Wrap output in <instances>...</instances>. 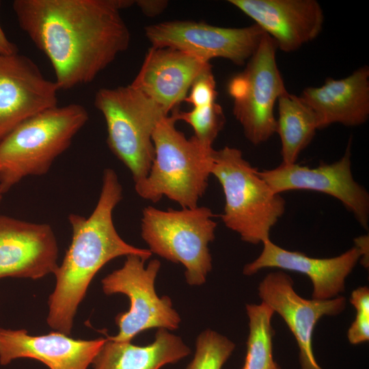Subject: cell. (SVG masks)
<instances>
[{
    "label": "cell",
    "mask_w": 369,
    "mask_h": 369,
    "mask_svg": "<svg viewBox=\"0 0 369 369\" xmlns=\"http://www.w3.org/2000/svg\"><path fill=\"white\" fill-rule=\"evenodd\" d=\"M129 0H15L20 29L49 59L59 90L92 82L129 46Z\"/></svg>",
    "instance_id": "obj_1"
},
{
    "label": "cell",
    "mask_w": 369,
    "mask_h": 369,
    "mask_svg": "<svg viewBox=\"0 0 369 369\" xmlns=\"http://www.w3.org/2000/svg\"><path fill=\"white\" fill-rule=\"evenodd\" d=\"M122 199V187L115 172L106 168L97 204L87 217L72 213L68 219L72 240L64 258L54 272L55 287L49 299L48 325L70 335L78 306L85 296L94 277L113 259L137 255L145 260L151 256L148 249L125 242L113 220L115 206Z\"/></svg>",
    "instance_id": "obj_2"
},
{
    "label": "cell",
    "mask_w": 369,
    "mask_h": 369,
    "mask_svg": "<svg viewBox=\"0 0 369 369\" xmlns=\"http://www.w3.org/2000/svg\"><path fill=\"white\" fill-rule=\"evenodd\" d=\"M88 120L81 105L55 106L27 119L0 141V192L27 176H42Z\"/></svg>",
    "instance_id": "obj_3"
},
{
    "label": "cell",
    "mask_w": 369,
    "mask_h": 369,
    "mask_svg": "<svg viewBox=\"0 0 369 369\" xmlns=\"http://www.w3.org/2000/svg\"><path fill=\"white\" fill-rule=\"evenodd\" d=\"M172 115L163 117L152 139L154 157L146 177L135 184L137 195L152 202L163 196L181 208H195L208 187L215 149L190 139L176 127Z\"/></svg>",
    "instance_id": "obj_4"
},
{
    "label": "cell",
    "mask_w": 369,
    "mask_h": 369,
    "mask_svg": "<svg viewBox=\"0 0 369 369\" xmlns=\"http://www.w3.org/2000/svg\"><path fill=\"white\" fill-rule=\"evenodd\" d=\"M210 174L220 183L225 197L221 220L248 243L270 239L271 228L283 215L286 202L246 161L242 152L225 146L212 155Z\"/></svg>",
    "instance_id": "obj_5"
},
{
    "label": "cell",
    "mask_w": 369,
    "mask_h": 369,
    "mask_svg": "<svg viewBox=\"0 0 369 369\" xmlns=\"http://www.w3.org/2000/svg\"><path fill=\"white\" fill-rule=\"evenodd\" d=\"M214 217L206 206L167 210L147 206L142 211L141 236L152 254L182 264L187 282L200 286L212 269L208 245L215 239Z\"/></svg>",
    "instance_id": "obj_6"
},
{
    "label": "cell",
    "mask_w": 369,
    "mask_h": 369,
    "mask_svg": "<svg viewBox=\"0 0 369 369\" xmlns=\"http://www.w3.org/2000/svg\"><path fill=\"white\" fill-rule=\"evenodd\" d=\"M94 106L105 120L110 150L131 172L134 183L141 182L154 160V130L169 114L131 84L99 89Z\"/></svg>",
    "instance_id": "obj_7"
},
{
    "label": "cell",
    "mask_w": 369,
    "mask_h": 369,
    "mask_svg": "<svg viewBox=\"0 0 369 369\" xmlns=\"http://www.w3.org/2000/svg\"><path fill=\"white\" fill-rule=\"evenodd\" d=\"M277 49L273 40L264 33L245 69L228 86L233 114L247 139L255 146L276 133L274 107L287 92L276 62Z\"/></svg>",
    "instance_id": "obj_8"
},
{
    "label": "cell",
    "mask_w": 369,
    "mask_h": 369,
    "mask_svg": "<svg viewBox=\"0 0 369 369\" xmlns=\"http://www.w3.org/2000/svg\"><path fill=\"white\" fill-rule=\"evenodd\" d=\"M122 266L113 271L102 282L107 295L121 293L130 301V308L115 317L118 327L117 335L107 337L115 342H130L143 331L152 329L174 330L178 328L180 317L172 308L167 296L159 297L154 282L161 268L156 259L145 267V260L137 255H128Z\"/></svg>",
    "instance_id": "obj_9"
},
{
    "label": "cell",
    "mask_w": 369,
    "mask_h": 369,
    "mask_svg": "<svg viewBox=\"0 0 369 369\" xmlns=\"http://www.w3.org/2000/svg\"><path fill=\"white\" fill-rule=\"evenodd\" d=\"M145 33L152 46L179 50L208 62L224 58L237 65L249 59L265 33L256 24L231 28L188 20L150 25Z\"/></svg>",
    "instance_id": "obj_10"
},
{
    "label": "cell",
    "mask_w": 369,
    "mask_h": 369,
    "mask_svg": "<svg viewBox=\"0 0 369 369\" xmlns=\"http://www.w3.org/2000/svg\"><path fill=\"white\" fill-rule=\"evenodd\" d=\"M351 142L343 156L330 164L310 167L296 163H281L271 169L259 171L260 176L277 193L292 190L314 191L329 195L351 211L359 223L368 230L369 194L353 178Z\"/></svg>",
    "instance_id": "obj_11"
},
{
    "label": "cell",
    "mask_w": 369,
    "mask_h": 369,
    "mask_svg": "<svg viewBox=\"0 0 369 369\" xmlns=\"http://www.w3.org/2000/svg\"><path fill=\"white\" fill-rule=\"evenodd\" d=\"M293 281L284 271L271 272L258 286L262 302L284 319L299 349L301 369H323L315 359L312 348L314 329L324 316H336L346 307V299H305L293 288Z\"/></svg>",
    "instance_id": "obj_12"
},
{
    "label": "cell",
    "mask_w": 369,
    "mask_h": 369,
    "mask_svg": "<svg viewBox=\"0 0 369 369\" xmlns=\"http://www.w3.org/2000/svg\"><path fill=\"white\" fill-rule=\"evenodd\" d=\"M59 90L29 57L0 55V141L27 119L58 105Z\"/></svg>",
    "instance_id": "obj_13"
},
{
    "label": "cell",
    "mask_w": 369,
    "mask_h": 369,
    "mask_svg": "<svg viewBox=\"0 0 369 369\" xmlns=\"http://www.w3.org/2000/svg\"><path fill=\"white\" fill-rule=\"evenodd\" d=\"M58 254L49 224L0 215V279H38L54 273Z\"/></svg>",
    "instance_id": "obj_14"
},
{
    "label": "cell",
    "mask_w": 369,
    "mask_h": 369,
    "mask_svg": "<svg viewBox=\"0 0 369 369\" xmlns=\"http://www.w3.org/2000/svg\"><path fill=\"white\" fill-rule=\"evenodd\" d=\"M255 21L283 52L297 51L316 38L324 14L315 0H230Z\"/></svg>",
    "instance_id": "obj_15"
},
{
    "label": "cell",
    "mask_w": 369,
    "mask_h": 369,
    "mask_svg": "<svg viewBox=\"0 0 369 369\" xmlns=\"http://www.w3.org/2000/svg\"><path fill=\"white\" fill-rule=\"evenodd\" d=\"M211 67L208 62L181 51L152 46L131 85L169 114L184 100L195 79Z\"/></svg>",
    "instance_id": "obj_16"
},
{
    "label": "cell",
    "mask_w": 369,
    "mask_h": 369,
    "mask_svg": "<svg viewBox=\"0 0 369 369\" xmlns=\"http://www.w3.org/2000/svg\"><path fill=\"white\" fill-rule=\"evenodd\" d=\"M262 244L260 254L244 266L243 273L251 275L262 269L278 268L304 274L312 282V299H330L343 292L346 278L362 257L356 246L336 257L316 258L282 248L271 239Z\"/></svg>",
    "instance_id": "obj_17"
},
{
    "label": "cell",
    "mask_w": 369,
    "mask_h": 369,
    "mask_svg": "<svg viewBox=\"0 0 369 369\" xmlns=\"http://www.w3.org/2000/svg\"><path fill=\"white\" fill-rule=\"evenodd\" d=\"M106 340L74 339L57 331L34 336L25 329L0 328V364L31 358L50 369H87Z\"/></svg>",
    "instance_id": "obj_18"
},
{
    "label": "cell",
    "mask_w": 369,
    "mask_h": 369,
    "mask_svg": "<svg viewBox=\"0 0 369 369\" xmlns=\"http://www.w3.org/2000/svg\"><path fill=\"white\" fill-rule=\"evenodd\" d=\"M300 96L314 111L318 129L336 123L363 124L369 117V68H359L340 79L327 78L320 87L305 88Z\"/></svg>",
    "instance_id": "obj_19"
},
{
    "label": "cell",
    "mask_w": 369,
    "mask_h": 369,
    "mask_svg": "<svg viewBox=\"0 0 369 369\" xmlns=\"http://www.w3.org/2000/svg\"><path fill=\"white\" fill-rule=\"evenodd\" d=\"M182 339L165 329H159L153 342L146 346L115 342L108 338L93 360L94 369H160L189 355Z\"/></svg>",
    "instance_id": "obj_20"
},
{
    "label": "cell",
    "mask_w": 369,
    "mask_h": 369,
    "mask_svg": "<svg viewBox=\"0 0 369 369\" xmlns=\"http://www.w3.org/2000/svg\"><path fill=\"white\" fill-rule=\"evenodd\" d=\"M277 102L276 133L282 143V163H296L300 153L310 144L318 130L316 118L300 96L287 91Z\"/></svg>",
    "instance_id": "obj_21"
},
{
    "label": "cell",
    "mask_w": 369,
    "mask_h": 369,
    "mask_svg": "<svg viewBox=\"0 0 369 369\" xmlns=\"http://www.w3.org/2000/svg\"><path fill=\"white\" fill-rule=\"evenodd\" d=\"M249 318V335L247 351L242 369H274L277 365L273 358L271 325L274 311L266 303L247 304Z\"/></svg>",
    "instance_id": "obj_22"
},
{
    "label": "cell",
    "mask_w": 369,
    "mask_h": 369,
    "mask_svg": "<svg viewBox=\"0 0 369 369\" xmlns=\"http://www.w3.org/2000/svg\"><path fill=\"white\" fill-rule=\"evenodd\" d=\"M172 115L176 121L182 120L189 124L194 131L193 137L208 148H213V142L225 124L223 109L216 102L193 108L189 111L176 109Z\"/></svg>",
    "instance_id": "obj_23"
},
{
    "label": "cell",
    "mask_w": 369,
    "mask_h": 369,
    "mask_svg": "<svg viewBox=\"0 0 369 369\" xmlns=\"http://www.w3.org/2000/svg\"><path fill=\"white\" fill-rule=\"evenodd\" d=\"M235 348L227 337L211 329L199 334L195 353L187 369H221Z\"/></svg>",
    "instance_id": "obj_24"
},
{
    "label": "cell",
    "mask_w": 369,
    "mask_h": 369,
    "mask_svg": "<svg viewBox=\"0 0 369 369\" xmlns=\"http://www.w3.org/2000/svg\"><path fill=\"white\" fill-rule=\"evenodd\" d=\"M217 96L216 83L211 67L195 79L184 101L193 108L202 107L215 102Z\"/></svg>",
    "instance_id": "obj_25"
},
{
    "label": "cell",
    "mask_w": 369,
    "mask_h": 369,
    "mask_svg": "<svg viewBox=\"0 0 369 369\" xmlns=\"http://www.w3.org/2000/svg\"><path fill=\"white\" fill-rule=\"evenodd\" d=\"M347 338L351 344H359L369 340V315L357 313L351 325Z\"/></svg>",
    "instance_id": "obj_26"
},
{
    "label": "cell",
    "mask_w": 369,
    "mask_h": 369,
    "mask_svg": "<svg viewBox=\"0 0 369 369\" xmlns=\"http://www.w3.org/2000/svg\"><path fill=\"white\" fill-rule=\"evenodd\" d=\"M349 301L357 313L369 315V289L367 286L354 290Z\"/></svg>",
    "instance_id": "obj_27"
},
{
    "label": "cell",
    "mask_w": 369,
    "mask_h": 369,
    "mask_svg": "<svg viewBox=\"0 0 369 369\" xmlns=\"http://www.w3.org/2000/svg\"><path fill=\"white\" fill-rule=\"evenodd\" d=\"M135 3L142 12L148 16H154L161 14L167 7V1L162 0H139Z\"/></svg>",
    "instance_id": "obj_28"
},
{
    "label": "cell",
    "mask_w": 369,
    "mask_h": 369,
    "mask_svg": "<svg viewBox=\"0 0 369 369\" xmlns=\"http://www.w3.org/2000/svg\"><path fill=\"white\" fill-rule=\"evenodd\" d=\"M1 4L0 1V6ZM16 53H18L17 46L8 38L0 25V55H10Z\"/></svg>",
    "instance_id": "obj_29"
},
{
    "label": "cell",
    "mask_w": 369,
    "mask_h": 369,
    "mask_svg": "<svg viewBox=\"0 0 369 369\" xmlns=\"http://www.w3.org/2000/svg\"><path fill=\"white\" fill-rule=\"evenodd\" d=\"M368 235L359 236L354 240L355 246L357 247L362 254L361 260L365 266H368L367 264H368Z\"/></svg>",
    "instance_id": "obj_30"
},
{
    "label": "cell",
    "mask_w": 369,
    "mask_h": 369,
    "mask_svg": "<svg viewBox=\"0 0 369 369\" xmlns=\"http://www.w3.org/2000/svg\"><path fill=\"white\" fill-rule=\"evenodd\" d=\"M3 195L0 192V203H1V200H2Z\"/></svg>",
    "instance_id": "obj_31"
},
{
    "label": "cell",
    "mask_w": 369,
    "mask_h": 369,
    "mask_svg": "<svg viewBox=\"0 0 369 369\" xmlns=\"http://www.w3.org/2000/svg\"><path fill=\"white\" fill-rule=\"evenodd\" d=\"M274 369H281L278 365L276 366V367Z\"/></svg>",
    "instance_id": "obj_32"
}]
</instances>
